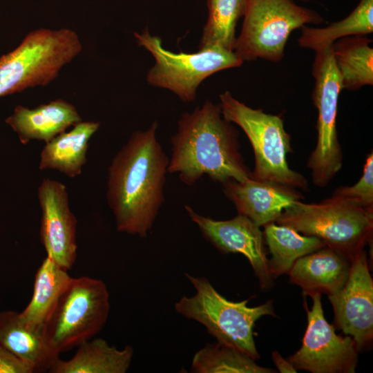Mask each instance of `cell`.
Segmentation results:
<instances>
[{
	"instance_id": "cell-5",
	"label": "cell",
	"mask_w": 373,
	"mask_h": 373,
	"mask_svg": "<svg viewBox=\"0 0 373 373\" xmlns=\"http://www.w3.org/2000/svg\"><path fill=\"white\" fill-rule=\"evenodd\" d=\"M219 106L224 118L239 126L251 144L255 160L252 178L309 189L307 179L289 166L287 155L293 150L281 115L249 107L229 91L220 95Z\"/></svg>"
},
{
	"instance_id": "cell-7",
	"label": "cell",
	"mask_w": 373,
	"mask_h": 373,
	"mask_svg": "<svg viewBox=\"0 0 373 373\" xmlns=\"http://www.w3.org/2000/svg\"><path fill=\"white\" fill-rule=\"evenodd\" d=\"M244 19L233 52L242 61L262 59L280 61L290 34L323 17L293 0H246Z\"/></svg>"
},
{
	"instance_id": "cell-14",
	"label": "cell",
	"mask_w": 373,
	"mask_h": 373,
	"mask_svg": "<svg viewBox=\"0 0 373 373\" xmlns=\"http://www.w3.org/2000/svg\"><path fill=\"white\" fill-rule=\"evenodd\" d=\"M37 195L41 211L40 238L46 256L68 271L77 258V220L70 209L66 187L59 181L44 178Z\"/></svg>"
},
{
	"instance_id": "cell-2",
	"label": "cell",
	"mask_w": 373,
	"mask_h": 373,
	"mask_svg": "<svg viewBox=\"0 0 373 373\" xmlns=\"http://www.w3.org/2000/svg\"><path fill=\"white\" fill-rule=\"evenodd\" d=\"M170 142L168 173H177L189 186L204 175L221 184L251 177L240 152L238 131L210 100L181 115Z\"/></svg>"
},
{
	"instance_id": "cell-29",
	"label": "cell",
	"mask_w": 373,
	"mask_h": 373,
	"mask_svg": "<svg viewBox=\"0 0 373 373\" xmlns=\"http://www.w3.org/2000/svg\"><path fill=\"white\" fill-rule=\"evenodd\" d=\"M272 360L278 370L281 373H296L297 370L287 360L285 359L278 351L275 350L271 353Z\"/></svg>"
},
{
	"instance_id": "cell-20",
	"label": "cell",
	"mask_w": 373,
	"mask_h": 373,
	"mask_svg": "<svg viewBox=\"0 0 373 373\" xmlns=\"http://www.w3.org/2000/svg\"><path fill=\"white\" fill-rule=\"evenodd\" d=\"M133 349L111 346L101 338H93L77 347L68 360L59 358L50 373H125L131 366Z\"/></svg>"
},
{
	"instance_id": "cell-13",
	"label": "cell",
	"mask_w": 373,
	"mask_h": 373,
	"mask_svg": "<svg viewBox=\"0 0 373 373\" xmlns=\"http://www.w3.org/2000/svg\"><path fill=\"white\" fill-rule=\"evenodd\" d=\"M328 298L338 328L352 337L358 350L370 346L373 338V280L365 249L352 259L344 286Z\"/></svg>"
},
{
	"instance_id": "cell-26",
	"label": "cell",
	"mask_w": 373,
	"mask_h": 373,
	"mask_svg": "<svg viewBox=\"0 0 373 373\" xmlns=\"http://www.w3.org/2000/svg\"><path fill=\"white\" fill-rule=\"evenodd\" d=\"M274 369L259 366L249 356L216 341L207 343L193 356V373H274Z\"/></svg>"
},
{
	"instance_id": "cell-17",
	"label": "cell",
	"mask_w": 373,
	"mask_h": 373,
	"mask_svg": "<svg viewBox=\"0 0 373 373\" xmlns=\"http://www.w3.org/2000/svg\"><path fill=\"white\" fill-rule=\"evenodd\" d=\"M82 121L76 108L59 98L34 108L18 105L6 119L23 144L34 140L47 143Z\"/></svg>"
},
{
	"instance_id": "cell-25",
	"label": "cell",
	"mask_w": 373,
	"mask_h": 373,
	"mask_svg": "<svg viewBox=\"0 0 373 373\" xmlns=\"http://www.w3.org/2000/svg\"><path fill=\"white\" fill-rule=\"evenodd\" d=\"M208 17L198 50L221 48L233 51L236 27L243 17L246 0H207Z\"/></svg>"
},
{
	"instance_id": "cell-1",
	"label": "cell",
	"mask_w": 373,
	"mask_h": 373,
	"mask_svg": "<svg viewBox=\"0 0 373 373\" xmlns=\"http://www.w3.org/2000/svg\"><path fill=\"white\" fill-rule=\"evenodd\" d=\"M154 121L133 132L108 169L106 200L118 231L144 238L165 200L169 158L157 140Z\"/></svg>"
},
{
	"instance_id": "cell-15",
	"label": "cell",
	"mask_w": 373,
	"mask_h": 373,
	"mask_svg": "<svg viewBox=\"0 0 373 373\" xmlns=\"http://www.w3.org/2000/svg\"><path fill=\"white\" fill-rule=\"evenodd\" d=\"M222 191L242 215L260 227L276 222L284 209L303 195L298 189L278 183L248 178L242 181L229 180Z\"/></svg>"
},
{
	"instance_id": "cell-28",
	"label": "cell",
	"mask_w": 373,
	"mask_h": 373,
	"mask_svg": "<svg viewBox=\"0 0 373 373\" xmlns=\"http://www.w3.org/2000/svg\"><path fill=\"white\" fill-rule=\"evenodd\" d=\"M0 373H35L28 363L0 343Z\"/></svg>"
},
{
	"instance_id": "cell-3",
	"label": "cell",
	"mask_w": 373,
	"mask_h": 373,
	"mask_svg": "<svg viewBox=\"0 0 373 373\" xmlns=\"http://www.w3.org/2000/svg\"><path fill=\"white\" fill-rule=\"evenodd\" d=\"M195 292L183 296L175 304V312L204 326L216 341L249 356L260 358L255 344L254 327L262 316H276L272 300L250 307L249 299L233 302L222 296L204 277L185 273Z\"/></svg>"
},
{
	"instance_id": "cell-9",
	"label": "cell",
	"mask_w": 373,
	"mask_h": 373,
	"mask_svg": "<svg viewBox=\"0 0 373 373\" xmlns=\"http://www.w3.org/2000/svg\"><path fill=\"white\" fill-rule=\"evenodd\" d=\"M137 44L153 56L154 65L148 70L146 82L153 87L166 89L184 102L196 97L201 83L213 74L240 66L243 61L233 51L209 48L187 53L174 52L162 46V39L146 28L134 32Z\"/></svg>"
},
{
	"instance_id": "cell-24",
	"label": "cell",
	"mask_w": 373,
	"mask_h": 373,
	"mask_svg": "<svg viewBox=\"0 0 373 373\" xmlns=\"http://www.w3.org/2000/svg\"><path fill=\"white\" fill-rule=\"evenodd\" d=\"M299 46L314 51L332 46L339 39L353 35H367L373 32V0H360L345 19L325 28L302 26Z\"/></svg>"
},
{
	"instance_id": "cell-12",
	"label": "cell",
	"mask_w": 373,
	"mask_h": 373,
	"mask_svg": "<svg viewBox=\"0 0 373 373\" xmlns=\"http://www.w3.org/2000/svg\"><path fill=\"white\" fill-rule=\"evenodd\" d=\"M184 209L202 236L220 252L241 254L247 258L262 290L273 287L263 232L259 226L240 214L229 220H217L200 215L189 205H184Z\"/></svg>"
},
{
	"instance_id": "cell-23",
	"label": "cell",
	"mask_w": 373,
	"mask_h": 373,
	"mask_svg": "<svg viewBox=\"0 0 373 373\" xmlns=\"http://www.w3.org/2000/svg\"><path fill=\"white\" fill-rule=\"evenodd\" d=\"M263 236L271 254L269 267L274 279L288 274L299 258L325 247L316 237L302 236L290 227L275 222L264 226Z\"/></svg>"
},
{
	"instance_id": "cell-22",
	"label": "cell",
	"mask_w": 373,
	"mask_h": 373,
	"mask_svg": "<svg viewBox=\"0 0 373 373\" xmlns=\"http://www.w3.org/2000/svg\"><path fill=\"white\" fill-rule=\"evenodd\" d=\"M366 35H353L332 44L334 60L342 88L356 90L373 84V48Z\"/></svg>"
},
{
	"instance_id": "cell-11",
	"label": "cell",
	"mask_w": 373,
	"mask_h": 373,
	"mask_svg": "<svg viewBox=\"0 0 373 373\" xmlns=\"http://www.w3.org/2000/svg\"><path fill=\"white\" fill-rule=\"evenodd\" d=\"M311 310L306 307L307 325L300 348L288 358L295 369L312 373H354L358 349L349 335H337L324 317L321 294L311 296Z\"/></svg>"
},
{
	"instance_id": "cell-10",
	"label": "cell",
	"mask_w": 373,
	"mask_h": 373,
	"mask_svg": "<svg viewBox=\"0 0 373 373\" xmlns=\"http://www.w3.org/2000/svg\"><path fill=\"white\" fill-rule=\"evenodd\" d=\"M312 75V99L318 111L317 141L307 164L312 171V183L322 188L332 180L343 165V152L336 128L338 101L343 88L332 45L315 51Z\"/></svg>"
},
{
	"instance_id": "cell-6",
	"label": "cell",
	"mask_w": 373,
	"mask_h": 373,
	"mask_svg": "<svg viewBox=\"0 0 373 373\" xmlns=\"http://www.w3.org/2000/svg\"><path fill=\"white\" fill-rule=\"evenodd\" d=\"M82 50L72 30L30 32L15 49L0 57V97L48 84Z\"/></svg>"
},
{
	"instance_id": "cell-8",
	"label": "cell",
	"mask_w": 373,
	"mask_h": 373,
	"mask_svg": "<svg viewBox=\"0 0 373 373\" xmlns=\"http://www.w3.org/2000/svg\"><path fill=\"white\" fill-rule=\"evenodd\" d=\"M109 312V293L103 280L72 277L45 326L50 345L58 355L77 347L99 333Z\"/></svg>"
},
{
	"instance_id": "cell-16",
	"label": "cell",
	"mask_w": 373,
	"mask_h": 373,
	"mask_svg": "<svg viewBox=\"0 0 373 373\" xmlns=\"http://www.w3.org/2000/svg\"><path fill=\"white\" fill-rule=\"evenodd\" d=\"M351 260L341 253L324 247L299 258L288 274L289 282L298 285L304 295L337 294L350 274Z\"/></svg>"
},
{
	"instance_id": "cell-21",
	"label": "cell",
	"mask_w": 373,
	"mask_h": 373,
	"mask_svg": "<svg viewBox=\"0 0 373 373\" xmlns=\"http://www.w3.org/2000/svg\"><path fill=\"white\" fill-rule=\"evenodd\" d=\"M71 278L68 270L46 256L37 270L32 296L24 309L19 312V318L28 325L44 330Z\"/></svg>"
},
{
	"instance_id": "cell-27",
	"label": "cell",
	"mask_w": 373,
	"mask_h": 373,
	"mask_svg": "<svg viewBox=\"0 0 373 373\" xmlns=\"http://www.w3.org/2000/svg\"><path fill=\"white\" fill-rule=\"evenodd\" d=\"M332 195L349 200L358 205L373 209V153L367 155L363 166V175L352 186H341L336 188Z\"/></svg>"
},
{
	"instance_id": "cell-31",
	"label": "cell",
	"mask_w": 373,
	"mask_h": 373,
	"mask_svg": "<svg viewBox=\"0 0 373 373\" xmlns=\"http://www.w3.org/2000/svg\"><path fill=\"white\" fill-rule=\"evenodd\" d=\"M1 312H0V318H1Z\"/></svg>"
},
{
	"instance_id": "cell-30",
	"label": "cell",
	"mask_w": 373,
	"mask_h": 373,
	"mask_svg": "<svg viewBox=\"0 0 373 373\" xmlns=\"http://www.w3.org/2000/svg\"><path fill=\"white\" fill-rule=\"evenodd\" d=\"M300 1H308L309 0H300Z\"/></svg>"
},
{
	"instance_id": "cell-19",
	"label": "cell",
	"mask_w": 373,
	"mask_h": 373,
	"mask_svg": "<svg viewBox=\"0 0 373 373\" xmlns=\"http://www.w3.org/2000/svg\"><path fill=\"white\" fill-rule=\"evenodd\" d=\"M99 126L97 122L82 121L46 143L40 153L39 169L56 170L69 178L79 175L86 162L89 141Z\"/></svg>"
},
{
	"instance_id": "cell-18",
	"label": "cell",
	"mask_w": 373,
	"mask_h": 373,
	"mask_svg": "<svg viewBox=\"0 0 373 373\" xmlns=\"http://www.w3.org/2000/svg\"><path fill=\"white\" fill-rule=\"evenodd\" d=\"M0 343L30 365L35 373L48 372L59 358L44 330L26 324L14 311L1 312Z\"/></svg>"
},
{
	"instance_id": "cell-4",
	"label": "cell",
	"mask_w": 373,
	"mask_h": 373,
	"mask_svg": "<svg viewBox=\"0 0 373 373\" xmlns=\"http://www.w3.org/2000/svg\"><path fill=\"white\" fill-rule=\"evenodd\" d=\"M276 224L314 236L350 260L372 242L373 209L332 195L318 203L296 200L286 207Z\"/></svg>"
}]
</instances>
